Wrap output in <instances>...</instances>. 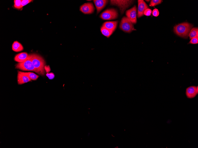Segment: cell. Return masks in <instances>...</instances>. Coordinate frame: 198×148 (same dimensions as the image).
<instances>
[{
    "label": "cell",
    "instance_id": "6da1fadb",
    "mask_svg": "<svg viewBox=\"0 0 198 148\" xmlns=\"http://www.w3.org/2000/svg\"><path fill=\"white\" fill-rule=\"evenodd\" d=\"M33 64L38 72V73L43 75L45 73V68L46 63L44 58L36 54H30Z\"/></svg>",
    "mask_w": 198,
    "mask_h": 148
},
{
    "label": "cell",
    "instance_id": "7a4b0ae2",
    "mask_svg": "<svg viewBox=\"0 0 198 148\" xmlns=\"http://www.w3.org/2000/svg\"><path fill=\"white\" fill-rule=\"evenodd\" d=\"M193 25L187 22L182 23L175 25L174 27V32L177 35L187 38Z\"/></svg>",
    "mask_w": 198,
    "mask_h": 148
},
{
    "label": "cell",
    "instance_id": "3957f363",
    "mask_svg": "<svg viewBox=\"0 0 198 148\" xmlns=\"http://www.w3.org/2000/svg\"><path fill=\"white\" fill-rule=\"evenodd\" d=\"M16 68L23 71H32L38 73V72L34 66L30 55L27 60L21 63H18L16 65Z\"/></svg>",
    "mask_w": 198,
    "mask_h": 148
},
{
    "label": "cell",
    "instance_id": "277c9868",
    "mask_svg": "<svg viewBox=\"0 0 198 148\" xmlns=\"http://www.w3.org/2000/svg\"><path fill=\"white\" fill-rule=\"evenodd\" d=\"M120 27L122 30L126 32L130 33L135 30L133 23L127 17H126L122 19Z\"/></svg>",
    "mask_w": 198,
    "mask_h": 148
},
{
    "label": "cell",
    "instance_id": "5b68a950",
    "mask_svg": "<svg viewBox=\"0 0 198 148\" xmlns=\"http://www.w3.org/2000/svg\"><path fill=\"white\" fill-rule=\"evenodd\" d=\"M118 17V13L116 10L114 9H107L100 15V17L104 20H111L116 19Z\"/></svg>",
    "mask_w": 198,
    "mask_h": 148
},
{
    "label": "cell",
    "instance_id": "8992f818",
    "mask_svg": "<svg viewBox=\"0 0 198 148\" xmlns=\"http://www.w3.org/2000/svg\"><path fill=\"white\" fill-rule=\"evenodd\" d=\"M132 1H111V5L119 7L121 13H123L125 10L133 3Z\"/></svg>",
    "mask_w": 198,
    "mask_h": 148
},
{
    "label": "cell",
    "instance_id": "52a82bcc",
    "mask_svg": "<svg viewBox=\"0 0 198 148\" xmlns=\"http://www.w3.org/2000/svg\"><path fill=\"white\" fill-rule=\"evenodd\" d=\"M127 17L132 23L136 24L137 22V8L136 6L128 10L126 13Z\"/></svg>",
    "mask_w": 198,
    "mask_h": 148
},
{
    "label": "cell",
    "instance_id": "ba28073f",
    "mask_svg": "<svg viewBox=\"0 0 198 148\" xmlns=\"http://www.w3.org/2000/svg\"><path fill=\"white\" fill-rule=\"evenodd\" d=\"M138 9L137 17L138 18L143 16L144 15V12L149 7L143 0H138Z\"/></svg>",
    "mask_w": 198,
    "mask_h": 148
},
{
    "label": "cell",
    "instance_id": "9c48e42d",
    "mask_svg": "<svg viewBox=\"0 0 198 148\" xmlns=\"http://www.w3.org/2000/svg\"><path fill=\"white\" fill-rule=\"evenodd\" d=\"M94 10L93 5L92 3L85 4L80 7V11L84 14H92Z\"/></svg>",
    "mask_w": 198,
    "mask_h": 148
},
{
    "label": "cell",
    "instance_id": "30bf717a",
    "mask_svg": "<svg viewBox=\"0 0 198 148\" xmlns=\"http://www.w3.org/2000/svg\"><path fill=\"white\" fill-rule=\"evenodd\" d=\"M198 94V86H191L186 89V94L187 97L188 98H194Z\"/></svg>",
    "mask_w": 198,
    "mask_h": 148
},
{
    "label": "cell",
    "instance_id": "8fae6325",
    "mask_svg": "<svg viewBox=\"0 0 198 148\" xmlns=\"http://www.w3.org/2000/svg\"><path fill=\"white\" fill-rule=\"evenodd\" d=\"M29 57V55L27 53L22 52L16 55L15 57L14 60L18 63H23L27 60Z\"/></svg>",
    "mask_w": 198,
    "mask_h": 148
},
{
    "label": "cell",
    "instance_id": "7c38bea8",
    "mask_svg": "<svg viewBox=\"0 0 198 148\" xmlns=\"http://www.w3.org/2000/svg\"><path fill=\"white\" fill-rule=\"evenodd\" d=\"M108 1L105 0H95L94 2L97 9V13L100 12L108 2Z\"/></svg>",
    "mask_w": 198,
    "mask_h": 148
},
{
    "label": "cell",
    "instance_id": "4fadbf2b",
    "mask_svg": "<svg viewBox=\"0 0 198 148\" xmlns=\"http://www.w3.org/2000/svg\"><path fill=\"white\" fill-rule=\"evenodd\" d=\"M118 23V21L106 22L104 23L103 26L114 32L116 29Z\"/></svg>",
    "mask_w": 198,
    "mask_h": 148
},
{
    "label": "cell",
    "instance_id": "5bb4252c",
    "mask_svg": "<svg viewBox=\"0 0 198 148\" xmlns=\"http://www.w3.org/2000/svg\"><path fill=\"white\" fill-rule=\"evenodd\" d=\"M17 80L19 85H22L30 82L32 80L27 76L18 72Z\"/></svg>",
    "mask_w": 198,
    "mask_h": 148
},
{
    "label": "cell",
    "instance_id": "9a60e30c",
    "mask_svg": "<svg viewBox=\"0 0 198 148\" xmlns=\"http://www.w3.org/2000/svg\"><path fill=\"white\" fill-rule=\"evenodd\" d=\"M12 49L14 51L18 52L23 51V48L21 44L17 41H15L12 45Z\"/></svg>",
    "mask_w": 198,
    "mask_h": 148
},
{
    "label": "cell",
    "instance_id": "2e32d148",
    "mask_svg": "<svg viewBox=\"0 0 198 148\" xmlns=\"http://www.w3.org/2000/svg\"><path fill=\"white\" fill-rule=\"evenodd\" d=\"M18 72L27 76L31 80H36L39 77L38 75L32 72H23L20 71H18Z\"/></svg>",
    "mask_w": 198,
    "mask_h": 148
},
{
    "label": "cell",
    "instance_id": "e0dca14e",
    "mask_svg": "<svg viewBox=\"0 0 198 148\" xmlns=\"http://www.w3.org/2000/svg\"><path fill=\"white\" fill-rule=\"evenodd\" d=\"M101 32L104 36L108 38L114 32L102 26L101 28Z\"/></svg>",
    "mask_w": 198,
    "mask_h": 148
},
{
    "label": "cell",
    "instance_id": "ac0fdd59",
    "mask_svg": "<svg viewBox=\"0 0 198 148\" xmlns=\"http://www.w3.org/2000/svg\"><path fill=\"white\" fill-rule=\"evenodd\" d=\"M189 39H191L192 38L198 37V29L197 27L192 28L189 33Z\"/></svg>",
    "mask_w": 198,
    "mask_h": 148
},
{
    "label": "cell",
    "instance_id": "d6986e66",
    "mask_svg": "<svg viewBox=\"0 0 198 148\" xmlns=\"http://www.w3.org/2000/svg\"><path fill=\"white\" fill-rule=\"evenodd\" d=\"M14 7L18 9L22 8L21 6V0H14Z\"/></svg>",
    "mask_w": 198,
    "mask_h": 148
},
{
    "label": "cell",
    "instance_id": "ffe728a7",
    "mask_svg": "<svg viewBox=\"0 0 198 148\" xmlns=\"http://www.w3.org/2000/svg\"><path fill=\"white\" fill-rule=\"evenodd\" d=\"M162 2L163 1L161 0H152L151 1L150 6L151 7H154L161 4Z\"/></svg>",
    "mask_w": 198,
    "mask_h": 148
},
{
    "label": "cell",
    "instance_id": "44dd1931",
    "mask_svg": "<svg viewBox=\"0 0 198 148\" xmlns=\"http://www.w3.org/2000/svg\"><path fill=\"white\" fill-rule=\"evenodd\" d=\"M198 43V37H196L192 39L189 44H197Z\"/></svg>",
    "mask_w": 198,
    "mask_h": 148
},
{
    "label": "cell",
    "instance_id": "7402d4cb",
    "mask_svg": "<svg viewBox=\"0 0 198 148\" xmlns=\"http://www.w3.org/2000/svg\"><path fill=\"white\" fill-rule=\"evenodd\" d=\"M33 1H32V0H22L21 4L22 8Z\"/></svg>",
    "mask_w": 198,
    "mask_h": 148
},
{
    "label": "cell",
    "instance_id": "603a6c76",
    "mask_svg": "<svg viewBox=\"0 0 198 148\" xmlns=\"http://www.w3.org/2000/svg\"><path fill=\"white\" fill-rule=\"evenodd\" d=\"M152 13V10L149 8L147 9L144 12V15L147 16H150Z\"/></svg>",
    "mask_w": 198,
    "mask_h": 148
},
{
    "label": "cell",
    "instance_id": "cb8c5ba5",
    "mask_svg": "<svg viewBox=\"0 0 198 148\" xmlns=\"http://www.w3.org/2000/svg\"><path fill=\"white\" fill-rule=\"evenodd\" d=\"M152 14L153 16L155 17H158L159 14V12L157 9H155L153 11Z\"/></svg>",
    "mask_w": 198,
    "mask_h": 148
},
{
    "label": "cell",
    "instance_id": "d4e9b609",
    "mask_svg": "<svg viewBox=\"0 0 198 148\" xmlns=\"http://www.w3.org/2000/svg\"><path fill=\"white\" fill-rule=\"evenodd\" d=\"M46 75L50 80H52L55 77L54 74L53 73H47Z\"/></svg>",
    "mask_w": 198,
    "mask_h": 148
},
{
    "label": "cell",
    "instance_id": "484cf974",
    "mask_svg": "<svg viewBox=\"0 0 198 148\" xmlns=\"http://www.w3.org/2000/svg\"><path fill=\"white\" fill-rule=\"evenodd\" d=\"M45 71L47 73H48L49 72H50V69L49 66H45Z\"/></svg>",
    "mask_w": 198,
    "mask_h": 148
}]
</instances>
